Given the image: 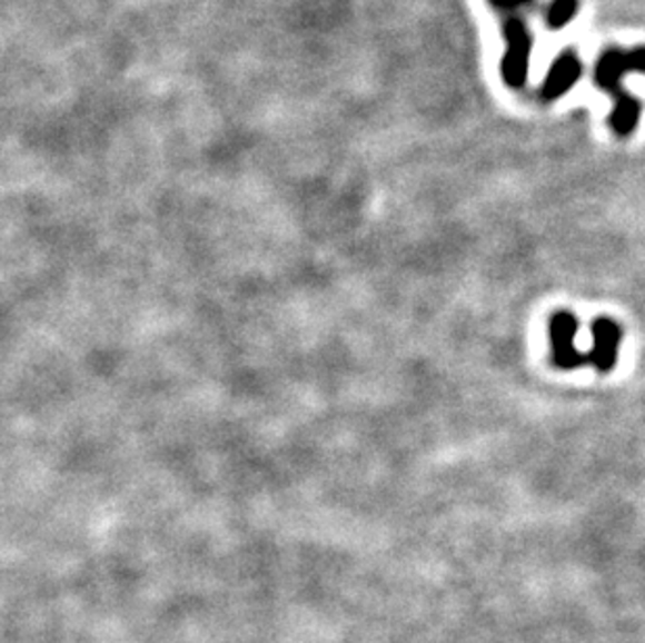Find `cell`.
Returning <instances> with one entry per match:
<instances>
[{
	"label": "cell",
	"mask_w": 645,
	"mask_h": 643,
	"mask_svg": "<svg viewBox=\"0 0 645 643\" xmlns=\"http://www.w3.org/2000/svg\"><path fill=\"white\" fill-rule=\"evenodd\" d=\"M506 36V55L502 59V78L512 88H523L527 85L530 52H533V36L527 23L516 16H509L504 21Z\"/></svg>",
	"instance_id": "cell-1"
},
{
	"label": "cell",
	"mask_w": 645,
	"mask_h": 643,
	"mask_svg": "<svg viewBox=\"0 0 645 643\" xmlns=\"http://www.w3.org/2000/svg\"><path fill=\"white\" fill-rule=\"evenodd\" d=\"M547 333H549V345H552V359L558 368L575 370V368L592 364L589 352L577 349V340H575L578 333L577 316H573L570 311H556L549 318Z\"/></svg>",
	"instance_id": "cell-2"
},
{
	"label": "cell",
	"mask_w": 645,
	"mask_h": 643,
	"mask_svg": "<svg viewBox=\"0 0 645 643\" xmlns=\"http://www.w3.org/2000/svg\"><path fill=\"white\" fill-rule=\"evenodd\" d=\"M628 73H645V47H637L631 51L608 49L602 52L595 63V85L614 95V99H618L625 95L621 85Z\"/></svg>",
	"instance_id": "cell-3"
},
{
	"label": "cell",
	"mask_w": 645,
	"mask_h": 643,
	"mask_svg": "<svg viewBox=\"0 0 645 643\" xmlns=\"http://www.w3.org/2000/svg\"><path fill=\"white\" fill-rule=\"evenodd\" d=\"M592 337L594 345L589 349L592 366L599 373H611L618 362L621 345H623V328L621 324L612 318H595L592 324Z\"/></svg>",
	"instance_id": "cell-4"
},
{
	"label": "cell",
	"mask_w": 645,
	"mask_h": 643,
	"mask_svg": "<svg viewBox=\"0 0 645 643\" xmlns=\"http://www.w3.org/2000/svg\"><path fill=\"white\" fill-rule=\"evenodd\" d=\"M580 73H583V66H580L577 52H560L545 76V82L542 86L544 99L556 101L564 97L573 86L577 85Z\"/></svg>",
	"instance_id": "cell-5"
},
{
	"label": "cell",
	"mask_w": 645,
	"mask_h": 643,
	"mask_svg": "<svg viewBox=\"0 0 645 643\" xmlns=\"http://www.w3.org/2000/svg\"><path fill=\"white\" fill-rule=\"evenodd\" d=\"M639 118H642V105L635 97H631V95L625 92L623 97L614 99L611 126L616 135H633L637 130V126H639Z\"/></svg>",
	"instance_id": "cell-6"
},
{
	"label": "cell",
	"mask_w": 645,
	"mask_h": 643,
	"mask_svg": "<svg viewBox=\"0 0 645 643\" xmlns=\"http://www.w3.org/2000/svg\"><path fill=\"white\" fill-rule=\"evenodd\" d=\"M578 11V0H552L545 11V26L549 30L566 28Z\"/></svg>",
	"instance_id": "cell-7"
},
{
	"label": "cell",
	"mask_w": 645,
	"mask_h": 643,
	"mask_svg": "<svg viewBox=\"0 0 645 643\" xmlns=\"http://www.w3.org/2000/svg\"><path fill=\"white\" fill-rule=\"evenodd\" d=\"M497 11H514L520 7H527L533 0H489Z\"/></svg>",
	"instance_id": "cell-8"
}]
</instances>
